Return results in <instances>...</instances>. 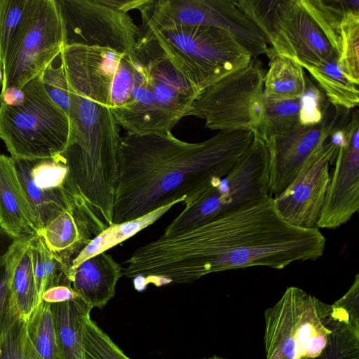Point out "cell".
I'll return each mask as SVG.
<instances>
[{
    "label": "cell",
    "mask_w": 359,
    "mask_h": 359,
    "mask_svg": "<svg viewBox=\"0 0 359 359\" xmlns=\"http://www.w3.org/2000/svg\"><path fill=\"white\" fill-rule=\"evenodd\" d=\"M266 359H310L319 355L331 333L344 325L359 329V293L348 291L332 304L294 286L264 312Z\"/></svg>",
    "instance_id": "cell-5"
},
{
    "label": "cell",
    "mask_w": 359,
    "mask_h": 359,
    "mask_svg": "<svg viewBox=\"0 0 359 359\" xmlns=\"http://www.w3.org/2000/svg\"><path fill=\"white\" fill-rule=\"evenodd\" d=\"M0 359H43L29 338L26 320L13 313L0 335Z\"/></svg>",
    "instance_id": "cell-31"
},
{
    "label": "cell",
    "mask_w": 359,
    "mask_h": 359,
    "mask_svg": "<svg viewBox=\"0 0 359 359\" xmlns=\"http://www.w3.org/2000/svg\"><path fill=\"white\" fill-rule=\"evenodd\" d=\"M350 110L330 104L323 120L316 125L299 123L265 143L269 154V193H281L291 183L309 158L320 149L331 135L346 126Z\"/></svg>",
    "instance_id": "cell-15"
},
{
    "label": "cell",
    "mask_w": 359,
    "mask_h": 359,
    "mask_svg": "<svg viewBox=\"0 0 359 359\" xmlns=\"http://www.w3.org/2000/svg\"><path fill=\"white\" fill-rule=\"evenodd\" d=\"M86 359H130L89 316L83 330Z\"/></svg>",
    "instance_id": "cell-32"
},
{
    "label": "cell",
    "mask_w": 359,
    "mask_h": 359,
    "mask_svg": "<svg viewBox=\"0 0 359 359\" xmlns=\"http://www.w3.org/2000/svg\"><path fill=\"white\" fill-rule=\"evenodd\" d=\"M0 227L15 239L39 236L40 230L15 160L4 154H0Z\"/></svg>",
    "instance_id": "cell-19"
},
{
    "label": "cell",
    "mask_w": 359,
    "mask_h": 359,
    "mask_svg": "<svg viewBox=\"0 0 359 359\" xmlns=\"http://www.w3.org/2000/svg\"><path fill=\"white\" fill-rule=\"evenodd\" d=\"M0 69H1V70H2V69H1V64H0Z\"/></svg>",
    "instance_id": "cell-41"
},
{
    "label": "cell",
    "mask_w": 359,
    "mask_h": 359,
    "mask_svg": "<svg viewBox=\"0 0 359 359\" xmlns=\"http://www.w3.org/2000/svg\"><path fill=\"white\" fill-rule=\"evenodd\" d=\"M123 275V266L105 252L90 257L70 269L68 279L72 289L90 308L102 309L116 292Z\"/></svg>",
    "instance_id": "cell-20"
},
{
    "label": "cell",
    "mask_w": 359,
    "mask_h": 359,
    "mask_svg": "<svg viewBox=\"0 0 359 359\" xmlns=\"http://www.w3.org/2000/svg\"><path fill=\"white\" fill-rule=\"evenodd\" d=\"M66 45L105 48L128 53L141 34L128 12L141 0H57Z\"/></svg>",
    "instance_id": "cell-12"
},
{
    "label": "cell",
    "mask_w": 359,
    "mask_h": 359,
    "mask_svg": "<svg viewBox=\"0 0 359 359\" xmlns=\"http://www.w3.org/2000/svg\"><path fill=\"white\" fill-rule=\"evenodd\" d=\"M42 83L52 100L67 114L69 108V88L62 65H49L41 76Z\"/></svg>",
    "instance_id": "cell-36"
},
{
    "label": "cell",
    "mask_w": 359,
    "mask_h": 359,
    "mask_svg": "<svg viewBox=\"0 0 359 359\" xmlns=\"http://www.w3.org/2000/svg\"><path fill=\"white\" fill-rule=\"evenodd\" d=\"M338 57L304 68L324 93L328 102L333 106L348 110L359 104L358 84L348 80L337 65Z\"/></svg>",
    "instance_id": "cell-22"
},
{
    "label": "cell",
    "mask_w": 359,
    "mask_h": 359,
    "mask_svg": "<svg viewBox=\"0 0 359 359\" xmlns=\"http://www.w3.org/2000/svg\"><path fill=\"white\" fill-rule=\"evenodd\" d=\"M330 104L321 89L306 75L305 89L300 97L299 123L312 126L320 123Z\"/></svg>",
    "instance_id": "cell-35"
},
{
    "label": "cell",
    "mask_w": 359,
    "mask_h": 359,
    "mask_svg": "<svg viewBox=\"0 0 359 359\" xmlns=\"http://www.w3.org/2000/svg\"><path fill=\"white\" fill-rule=\"evenodd\" d=\"M32 269L39 302L48 288L59 285H69V268L53 253L39 236L29 239Z\"/></svg>",
    "instance_id": "cell-26"
},
{
    "label": "cell",
    "mask_w": 359,
    "mask_h": 359,
    "mask_svg": "<svg viewBox=\"0 0 359 359\" xmlns=\"http://www.w3.org/2000/svg\"><path fill=\"white\" fill-rule=\"evenodd\" d=\"M29 239L23 241L11 286V311L27 320L40 303L32 269Z\"/></svg>",
    "instance_id": "cell-25"
},
{
    "label": "cell",
    "mask_w": 359,
    "mask_h": 359,
    "mask_svg": "<svg viewBox=\"0 0 359 359\" xmlns=\"http://www.w3.org/2000/svg\"><path fill=\"white\" fill-rule=\"evenodd\" d=\"M248 130L219 131L201 142L171 132L121 137L113 224L141 217L226 175L253 140Z\"/></svg>",
    "instance_id": "cell-2"
},
{
    "label": "cell",
    "mask_w": 359,
    "mask_h": 359,
    "mask_svg": "<svg viewBox=\"0 0 359 359\" xmlns=\"http://www.w3.org/2000/svg\"><path fill=\"white\" fill-rule=\"evenodd\" d=\"M269 196L268 151L262 140L254 136L248 148L226 175L185 197L184 208L163 234L186 230L259 203Z\"/></svg>",
    "instance_id": "cell-7"
},
{
    "label": "cell",
    "mask_w": 359,
    "mask_h": 359,
    "mask_svg": "<svg viewBox=\"0 0 359 359\" xmlns=\"http://www.w3.org/2000/svg\"><path fill=\"white\" fill-rule=\"evenodd\" d=\"M300 97L293 100L265 99L261 123L254 136L264 142L284 133L299 122Z\"/></svg>",
    "instance_id": "cell-27"
},
{
    "label": "cell",
    "mask_w": 359,
    "mask_h": 359,
    "mask_svg": "<svg viewBox=\"0 0 359 359\" xmlns=\"http://www.w3.org/2000/svg\"><path fill=\"white\" fill-rule=\"evenodd\" d=\"M180 202L176 201L161 207L154 212L128 222L113 224L95 236L72 262L70 269H74L86 259L101 252L130 238L161 218L172 206Z\"/></svg>",
    "instance_id": "cell-23"
},
{
    "label": "cell",
    "mask_w": 359,
    "mask_h": 359,
    "mask_svg": "<svg viewBox=\"0 0 359 359\" xmlns=\"http://www.w3.org/2000/svg\"><path fill=\"white\" fill-rule=\"evenodd\" d=\"M50 305L63 359H86L83 330L93 309L80 297Z\"/></svg>",
    "instance_id": "cell-21"
},
{
    "label": "cell",
    "mask_w": 359,
    "mask_h": 359,
    "mask_svg": "<svg viewBox=\"0 0 359 359\" xmlns=\"http://www.w3.org/2000/svg\"><path fill=\"white\" fill-rule=\"evenodd\" d=\"M41 76L22 88L21 104L0 103V139L14 160L57 158L72 139L70 120L49 97Z\"/></svg>",
    "instance_id": "cell-6"
},
{
    "label": "cell",
    "mask_w": 359,
    "mask_h": 359,
    "mask_svg": "<svg viewBox=\"0 0 359 359\" xmlns=\"http://www.w3.org/2000/svg\"><path fill=\"white\" fill-rule=\"evenodd\" d=\"M264 75L260 60L252 58L246 66L201 90L185 116L204 120L211 130L256 133L264 109Z\"/></svg>",
    "instance_id": "cell-10"
},
{
    "label": "cell",
    "mask_w": 359,
    "mask_h": 359,
    "mask_svg": "<svg viewBox=\"0 0 359 359\" xmlns=\"http://www.w3.org/2000/svg\"><path fill=\"white\" fill-rule=\"evenodd\" d=\"M148 21L154 29L177 25H203L231 34L250 54L268 55L269 45L257 27L231 0H154Z\"/></svg>",
    "instance_id": "cell-13"
},
{
    "label": "cell",
    "mask_w": 359,
    "mask_h": 359,
    "mask_svg": "<svg viewBox=\"0 0 359 359\" xmlns=\"http://www.w3.org/2000/svg\"><path fill=\"white\" fill-rule=\"evenodd\" d=\"M60 59L68 83L67 116L72 128L61 155L67 168L65 187L83 198L108 228L113 224L121 138L111 109L117 72L104 62L71 51L63 52Z\"/></svg>",
    "instance_id": "cell-3"
},
{
    "label": "cell",
    "mask_w": 359,
    "mask_h": 359,
    "mask_svg": "<svg viewBox=\"0 0 359 359\" xmlns=\"http://www.w3.org/2000/svg\"><path fill=\"white\" fill-rule=\"evenodd\" d=\"M306 77L304 69L291 59L273 57L264 75V95L273 100L299 98L305 89Z\"/></svg>",
    "instance_id": "cell-24"
},
{
    "label": "cell",
    "mask_w": 359,
    "mask_h": 359,
    "mask_svg": "<svg viewBox=\"0 0 359 359\" xmlns=\"http://www.w3.org/2000/svg\"><path fill=\"white\" fill-rule=\"evenodd\" d=\"M19 180L35 214L39 232L72 205L65 187L67 168L55 159L15 160Z\"/></svg>",
    "instance_id": "cell-17"
},
{
    "label": "cell",
    "mask_w": 359,
    "mask_h": 359,
    "mask_svg": "<svg viewBox=\"0 0 359 359\" xmlns=\"http://www.w3.org/2000/svg\"><path fill=\"white\" fill-rule=\"evenodd\" d=\"M140 32L157 41L176 69L199 92L252 58L231 34L215 27L177 25Z\"/></svg>",
    "instance_id": "cell-8"
},
{
    "label": "cell",
    "mask_w": 359,
    "mask_h": 359,
    "mask_svg": "<svg viewBox=\"0 0 359 359\" xmlns=\"http://www.w3.org/2000/svg\"><path fill=\"white\" fill-rule=\"evenodd\" d=\"M2 79H3V72H2V70L0 69V81L2 82Z\"/></svg>",
    "instance_id": "cell-40"
},
{
    "label": "cell",
    "mask_w": 359,
    "mask_h": 359,
    "mask_svg": "<svg viewBox=\"0 0 359 359\" xmlns=\"http://www.w3.org/2000/svg\"><path fill=\"white\" fill-rule=\"evenodd\" d=\"M65 46L57 0H28L21 24L2 64L1 91L22 89L41 76Z\"/></svg>",
    "instance_id": "cell-11"
},
{
    "label": "cell",
    "mask_w": 359,
    "mask_h": 359,
    "mask_svg": "<svg viewBox=\"0 0 359 359\" xmlns=\"http://www.w3.org/2000/svg\"><path fill=\"white\" fill-rule=\"evenodd\" d=\"M345 135L343 128L334 131L309 158L287 188L273 197L276 212L289 224L316 228L330 179V166L334 163Z\"/></svg>",
    "instance_id": "cell-14"
},
{
    "label": "cell",
    "mask_w": 359,
    "mask_h": 359,
    "mask_svg": "<svg viewBox=\"0 0 359 359\" xmlns=\"http://www.w3.org/2000/svg\"><path fill=\"white\" fill-rule=\"evenodd\" d=\"M79 296L69 285H59L47 289L41 297V301L48 304L64 302Z\"/></svg>",
    "instance_id": "cell-37"
},
{
    "label": "cell",
    "mask_w": 359,
    "mask_h": 359,
    "mask_svg": "<svg viewBox=\"0 0 359 359\" xmlns=\"http://www.w3.org/2000/svg\"><path fill=\"white\" fill-rule=\"evenodd\" d=\"M25 239H15L0 227V335L11 311V286L15 265Z\"/></svg>",
    "instance_id": "cell-30"
},
{
    "label": "cell",
    "mask_w": 359,
    "mask_h": 359,
    "mask_svg": "<svg viewBox=\"0 0 359 359\" xmlns=\"http://www.w3.org/2000/svg\"><path fill=\"white\" fill-rule=\"evenodd\" d=\"M26 321L29 338L41 357L63 359L50 304L41 301Z\"/></svg>",
    "instance_id": "cell-28"
},
{
    "label": "cell",
    "mask_w": 359,
    "mask_h": 359,
    "mask_svg": "<svg viewBox=\"0 0 359 359\" xmlns=\"http://www.w3.org/2000/svg\"><path fill=\"white\" fill-rule=\"evenodd\" d=\"M359 209V113L351 114L340 144L316 228L334 229Z\"/></svg>",
    "instance_id": "cell-16"
},
{
    "label": "cell",
    "mask_w": 359,
    "mask_h": 359,
    "mask_svg": "<svg viewBox=\"0 0 359 359\" xmlns=\"http://www.w3.org/2000/svg\"><path fill=\"white\" fill-rule=\"evenodd\" d=\"M326 238L317 228L289 224L276 212L273 197L217 216L138 248L123 264L135 288L191 283L216 272L266 266L283 269L323 256Z\"/></svg>",
    "instance_id": "cell-1"
},
{
    "label": "cell",
    "mask_w": 359,
    "mask_h": 359,
    "mask_svg": "<svg viewBox=\"0 0 359 359\" xmlns=\"http://www.w3.org/2000/svg\"><path fill=\"white\" fill-rule=\"evenodd\" d=\"M67 210L61 213L39 236L46 247L69 268L80 252L107 229L86 201L77 196Z\"/></svg>",
    "instance_id": "cell-18"
},
{
    "label": "cell",
    "mask_w": 359,
    "mask_h": 359,
    "mask_svg": "<svg viewBox=\"0 0 359 359\" xmlns=\"http://www.w3.org/2000/svg\"><path fill=\"white\" fill-rule=\"evenodd\" d=\"M134 67L131 95L112 109L128 135L171 132L199 91L173 66L157 41L140 34L129 53Z\"/></svg>",
    "instance_id": "cell-4"
},
{
    "label": "cell",
    "mask_w": 359,
    "mask_h": 359,
    "mask_svg": "<svg viewBox=\"0 0 359 359\" xmlns=\"http://www.w3.org/2000/svg\"><path fill=\"white\" fill-rule=\"evenodd\" d=\"M337 65L351 81L359 83V10H350L342 18L338 30Z\"/></svg>",
    "instance_id": "cell-29"
},
{
    "label": "cell",
    "mask_w": 359,
    "mask_h": 359,
    "mask_svg": "<svg viewBox=\"0 0 359 359\" xmlns=\"http://www.w3.org/2000/svg\"><path fill=\"white\" fill-rule=\"evenodd\" d=\"M235 4L257 27L268 57L291 59L303 69L338 57L325 29L302 0H239Z\"/></svg>",
    "instance_id": "cell-9"
},
{
    "label": "cell",
    "mask_w": 359,
    "mask_h": 359,
    "mask_svg": "<svg viewBox=\"0 0 359 359\" xmlns=\"http://www.w3.org/2000/svg\"><path fill=\"white\" fill-rule=\"evenodd\" d=\"M24 100V91L16 87H8L0 93V103L17 106L21 104Z\"/></svg>",
    "instance_id": "cell-38"
},
{
    "label": "cell",
    "mask_w": 359,
    "mask_h": 359,
    "mask_svg": "<svg viewBox=\"0 0 359 359\" xmlns=\"http://www.w3.org/2000/svg\"><path fill=\"white\" fill-rule=\"evenodd\" d=\"M28 0H0V64L21 24Z\"/></svg>",
    "instance_id": "cell-34"
},
{
    "label": "cell",
    "mask_w": 359,
    "mask_h": 359,
    "mask_svg": "<svg viewBox=\"0 0 359 359\" xmlns=\"http://www.w3.org/2000/svg\"><path fill=\"white\" fill-rule=\"evenodd\" d=\"M203 359H226V358H223L222 357H219V356H217V355H213L210 358H203Z\"/></svg>",
    "instance_id": "cell-39"
},
{
    "label": "cell",
    "mask_w": 359,
    "mask_h": 359,
    "mask_svg": "<svg viewBox=\"0 0 359 359\" xmlns=\"http://www.w3.org/2000/svg\"><path fill=\"white\" fill-rule=\"evenodd\" d=\"M310 359H359V329L344 325L334 330L321 353Z\"/></svg>",
    "instance_id": "cell-33"
}]
</instances>
